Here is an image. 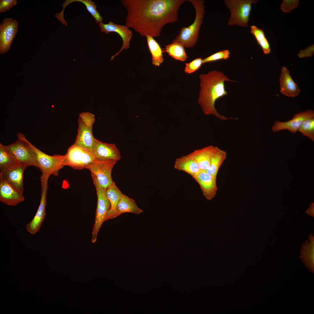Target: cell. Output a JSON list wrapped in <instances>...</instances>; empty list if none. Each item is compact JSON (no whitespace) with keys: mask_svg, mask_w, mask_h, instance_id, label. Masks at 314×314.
Masks as SVG:
<instances>
[{"mask_svg":"<svg viewBox=\"0 0 314 314\" xmlns=\"http://www.w3.org/2000/svg\"><path fill=\"white\" fill-rule=\"evenodd\" d=\"M226 156V152L218 147L212 158L209 167L205 171L209 174L217 176L218 171Z\"/></svg>","mask_w":314,"mask_h":314,"instance_id":"cell-26","label":"cell"},{"mask_svg":"<svg viewBox=\"0 0 314 314\" xmlns=\"http://www.w3.org/2000/svg\"><path fill=\"white\" fill-rule=\"evenodd\" d=\"M101 31L108 34L110 32L117 33L121 38L123 43L120 49L115 54L111 56L110 60H113L116 56H118L123 50L128 49L130 46V42L133 37L132 31L126 25L115 24L109 22L107 24H104L102 22L99 23Z\"/></svg>","mask_w":314,"mask_h":314,"instance_id":"cell-13","label":"cell"},{"mask_svg":"<svg viewBox=\"0 0 314 314\" xmlns=\"http://www.w3.org/2000/svg\"><path fill=\"white\" fill-rule=\"evenodd\" d=\"M17 140L6 145L18 163L28 167L33 166L39 169V165L35 154L26 141L24 135L21 133L17 135Z\"/></svg>","mask_w":314,"mask_h":314,"instance_id":"cell-8","label":"cell"},{"mask_svg":"<svg viewBox=\"0 0 314 314\" xmlns=\"http://www.w3.org/2000/svg\"><path fill=\"white\" fill-rule=\"evenodd\" d=\"M200 79L201 89L198 101L204 114L214 115L222 120L233 119L220 115L215 105L217 99L227 94L225 82L235 81L229 79L223 72L216 70L201 74Z\"/></svg>","mask_w":314,"mask_h":314,"instance_id":"cell-2","label":"cell"},{"mask_svg":"<svg viewBox=\"0 0 314 314\" xmlns=\"http://www.w3.org/2000/svg\"><path fill=\"white\" fill-rule=\"evenodd\" d=\"M95 121L94 115L90 112H84L79 114L77 134L74 143L92 151L95 138L92 133Z\"/></svg>","mask_w":314,"mask_h":314,"instance_id":"cell-6","label":"cell"},{"mask_svg":"<svg viewBox=\"0 0 314 314\" xmlns=\"http://www.w3.org/2000/svg\"><path fill=\"white\" fill-rule=\"evenodd\" d=\"M24 198L21 193L0 176V201L9 206H15Z\"/></svg>","mask_w":314,"mask_h":314,"instance_id":"cell-16","label":"cell"},{"mask_svg":"<svg viewBox=\"0 0 314 314\" xmlns=\"http://www.w3.org/2000/svg\"><path fill=\"white\" fill-rule=\"evenodd\" d=\"M313 117H314V112L313 110L309 109L300 112L295 114L292 119L287 121H275L272 130L274 132L286 130L292 133H296L305 120Z\"/></svg>","mask_w":314,"mask_h":314,"instance_id":"cell-14","label":"cell"},{"mask_svg":"<svg viewBox=\"0 0 314 314\" xmlns=\"http://www.w3.org/2000/svg\"><path fill=\"white\" fill-rule=\"evenodd\" d=\"M230 55V52L228 50L224 49L219 51L203 59V64L222 60H227L229 58Z\"/></svg>","mask_w":314,"mask_h":314,"instance_id":"cell-32","label":"cell"},{"mask_svg":"<svg viewBox=\"0 0 314 314\" xmlns=\"http://www.w3.org/2000/svg\"><path fill=\"white\" fill-rule=\"evenodd\" d=\"M18 23L12 18H4L0 25V53L9 50L12 42L18 30Z\"/></svg>","mask_w":314,"mask_h":314,"instance_id":"cell-12","label":"cell"},{"mask_svg":"<svg viewBox=\"0 0 314 314\" xmlns=\"http://www.w3.org/2000/svg\"><path fill=\"white\" fill-rule=\"evenodd\" d=\"M27 167L24 163H18L0 171V176L23 194L24 173Z\"/></svg>","mask_w":314,"mask_h":314,"instance_id":"cell-17","label":"cell"},{"mask_svg":"<svg viewBox=\"0 0 314 314\" xmlns=\"http://www.w3.org/2000/svg\"><path fill=\"white\" fill-rule=\"evenodd\" d=\"M18 163L6 146L0 143V171Z\"/></svg>","mask_w":314,"mask_h":314,"instance_id":"cell-30","label":"cell"},{"mask_svg":"<svg viewBox=\"0 0 314 314\" xmlns=\"http://www.w3.org/2000/svg\"><path fill=\"white\" fill-rule=\"evenodd\" d=\"M314 203H311L306 211L307 214L313 217L314 216Z\"/></svg>","mask_w":314,"mask_h":314,"instance_id":"cell-37","label":"cell"},{"mask_svg":"<svg viewBox=\"0 0 314 314\" xmlns=\"http://www.w3.org/2000/svg\"><path fill=\"white\" fill-rule=\"evenodd\" d=\"M143 211L138 206L134 199L122 193L117 206V217L124 213H131L139 215Z\"/></svg>","mask_w":314,"mask_h":314,"instance_id":"cell-23","label":"cell"},{"mask_svg":"<svg viewBox=\"0 0 314 314\" xmlns=\"http://www.w3.org/2000/svg\"><path fill=\"white\" fill-rule=\"evenodd\" d=\"M26 141L33 151L42 174L57 176L59 171L64 166L65 155H48L36 147L27 139Z\"/></svg>","mask_w":314,"mask_h":314,"instance_id":"cell-5","label":"cell"},{"mask_svg":"<svg viewBox=\"0 0 314 314\" xmlns=\"http://www.w3.org/2000/svg\"><path fill=\"white\" fill-rule=\"evenodd\" d=\"M184 46L177 42H172L166 46L163 50V52L167 53L176 60L184 61L188 58Z\"/></svg>","mask_w":314,"mask_h":314,"instance_id":"cell-27","label":"cell"},{"mask_svg":"<svg viewBox=\"0 0 314 314\" xmlns=\"http://www.w3.org/2000/svg\"><path fill=\"white\" fill-rule=\"evenodd\" d=\"M192 177L199 185L203 195L206 199L210 200L215 197L217 190V176L201 171Z\"/></svg>","mask_w":314,"mask_h":314,"instance_id":"cell-18","label":"cell"},{"mask_svg":"<svg viewBox=\"0 0 314 314\" xmlns=\"http://www.w3.org/2000/svg\"><path fill=\"white\" fill-rule=\"evenodd\" d=\"M299 0H283L280 6L281 9L284 12L289 13L298 6Z\"/></svg>","mask_w":314,"mask_h":314,"instance_id":"cell-34","label":"cell"},{"mask_svg":"<svg viewBox=\"0 0 314 314\" xmlns=\"http://www.w3.org/2000/svg\"><path fill=\"white\" fill-rule=\"evenodd\" d=\"M314 45H312L303 50L300 51L297 54L300 58L309 57L314 54Z\"/></svg>","mask_w":314,"mask_h":314,"instance_id":"cell-36","label":"cell"},{"mask_svg":"<svg viewBox=\"0 0 314 314\" xmlns=\"http://www.w3.org/2000/svg\"><path fill=\"white\" fill-rule=\"evenodd\" d=\"M65 156L64 166L78 170L85 169L95 159L92 151L74 143L69 147Z\"/></svg>","mask_w":314,"mask_h":314,"instance_id":"cell-9","label":"cell"},{"mask_svg":"<svg viewBox=\"0 0 314 314\" xmlns=\"http://www.w3.org/2000/svg\"><path fill=\"white\" fill-rule=\"evenodd\" d=\"M217 148V147L209 145L195 150L189 154L197 162L201 171H205Z\"/></svg>","mask_w":314,"mask_h":314,"instance_id":"cell-20","label":"cell"},{"mask_svg":"<svg viewBox=\"0 0 314 314\" xmlns=\"http://www.w3.org/2000/svg\"><path fill=\"white\" fill-rule=\"evenodd\" d=\"M74 2H80L83 3L85 6L88 12L91 14L95 20L96 24L102 22L103 19L100 13L97 10V7L95 3L91 0H66L62 4L63 7L61 12L58 13L59 15L63 17L64 10L66 7L69 4Z\"/></svg>","mask_w":314,"mask_h":314,"instance_id":"cell-25","label":"cell"},{"mask_svg":"<svg viewBox=\"0 0 314 314\" xmlns=\"http://www.w3.org/2000/svg\"><path fill=\"white\" fill-rule=\"evenodd\" d=\"M174 167L175 169L184 172L192 177L201 171L197 162L189 154L176 158Z\"/></svg>","mask_w":314,"mask_h":314,"instance_id":"cell-22","label":"cell"},{"mask_svg":"<svg viewBox=\"0 0 314 314\" xmlns=\"http://www.w3.org/2000/svg\"><path fill=\"white\" fill-rule=\"evenodd\" d=\"M49 176L44 174H42L41 176V190L40 204L33 218L26 226V231L32 235L39 231L45 218L48 181Z\"/></svg>","mask_w":314,"mask_h":314,"instance_id":"cell-11","label":"cell"},{"mask_svg":"<svg viewBox=\"0 0 314 314\" xmlns=\"http://www.w3.org/2000/svg\"><path fill=\"white\" fill-rule=\"evenodd\" d=\"M146 37L148 48L152 57V64L155 66H159L164 61L163 49L153 37L149 35H147Z\"/></svg>","mask_w":314,"mask_h":314,"instance_id":"cell-24","label":"cell"},{"mask_svg":"<svg viewBox=\"0 0 314 314\" xmlns=\"http://www.w3.org/2000/svg\"><path fill=\"white\" fill-rule=\"evenodd\" d=\"M201 58L199 57L194 59L191 62L185 63L184 72L187 74L193 73L201 67L203 64Z\"/></svg>","mask_w":314,"mask_h":314,"instance_id":"cell-33","label":"cell"},{"mask_svg":"<svg viewBox=\"0 0 314 314\" xmlns=\"http://www.w3.org/2000/svg\"><path fill=\"white\" fill-rule=\"evenodd\" d=\"M279 81L280 92L283 94L288 97H295L299 93V87L285 67H283L281 69Z\"/></svg>","mask_w":314,"mask_h":314,"instance_id":"cell-19","label":"cell"},{"mask_svg":"<svg viewBox=\"0 0 314 314\" xmlns=\"http://www.w3.org/2000/svg\"><path fill=\"white\" fill-rule=\"evenodd\" d=\"M106 192L110 205V208L106 218V221L117 217V206L122 193L113 181L106 189Z\"/></svg>","mask_w":314,"mask_h":314,"instance_id":"cell-21","label":"cell"},{"mask_svg":"<svg viewBox=\"0 0 314 314\" xmlns=\"http://www.w3.org/2000/svg\"><path fill=\"white\" fill-rule=\"evenodd\" d=\"M95 186L97 198L94 223L92 231V242L95 243L99 230L105 221L110 205L106 194V189L102 187L97 180L92 177Z\"/></svg>","mask_w":314,"mask_h":314,"instance_id":"cell-7","label":"cell"},{"mask_svg":"<svg viewBox=\"0 0 314 314\" xmlns=\"http://www.w3.org/2000/svg\"><path fill=\"white\" fill-rule=\"evenodd\" d=\"M250 32L254 36L264 53L265 55L269 54L271 51L270 45L264 31L256 26L252 25L250 26Z\"/></svg>","mask_w":314,"mask_h":314,"instance_id":"cell-29","label":"cell"},{"mask_svg":"<svg viewBox=\"0 0 314 314\" xmlns=\"http://www.w3.org/2000/svg\"><path fill=\"white\" fill-rule=\"evenodd\" d=\"M193 5L195 11L194 22L187 27H183L172 42L181 44L184 47L191 48L197 43L199 37V30L203 22L205 13L204 1L201 0H189Z\"/></svg>","mask_w":314,"mask_h":314,"instance_id":"cell-3","label":"cell"},{"mask_svg":"<svg viewBox=\"0 0 314 314\" xmlns=\"http://www.w3.org/2000/svg\"><path fill=\"white\" fill-rule=\"evenodd\" d=\"M117 162L95 159L85 169L90 171L92 177L95 179L102 187L106 189L113 181L112 171Z\"/></svg>","mask_w":314,"mask_h":314,"instance_id":"cell-10","label":"cell"},{"mask_svg":"<svg viewBox=\"0 0 314 314\" xmlns=\"http://www.w3.org/2000/svg\"><path fill=\"white\" fill-rule=\"evenodd\" d=\"M303 135L314 141V117L305 120L298 130Z\"/></svg>","mask_w":314,"mask_h":314,"instance_id":"cell-31","label":"cell"},{"mask_svg":"<svg viewBox=\"0 0 314 314\" xmlns=\"http://www.w3.org/2000/svg\"><path fill=\"white\" fill-rule=\"evenodd\" d=\"M309 240L303 245L301 250V256L303 261L313 270L314 265V237L311 235Z\"/></svg>","mask_w":314,"mask_h":314,"instance_id":"cell-28","label":"cell"},{"mask_svg":"<svg viewBox=\"0 0 314 314\" xmlns=\"http://www.w3.org/2000/svg\"><path fill=\"white\" fill-rule=\"evenodd\" d=\"M17 3L16 0H1L0 1V13L5 12L9 10Z\"/></svg>","mask_w":314,"mask_h":314,"instance_id":"cell-35","label":"cell"},{"mask_svg":"<svg viewBox=\"0 0 314 314\" xmlns=\"http://www.w3.org/2000/svg\"><path fill=\"white\" fill-rule=\"evenodd\" d=\"M185 0H121L126 10L125 25L141 36L161 35L163 27L178 20V10Z\"/></svg>","mask_w":314,"mask_h":314,"instance_id":"cell-1","label":"cell"},{"mask_svg":"<svg viewBox=\"0 0 314 314\" xmlns=\"http://www.w3.org/2000/svg\"><path fill=\"white\" fill-rule=\"evenodd\" d=\"M92 152L95 159L98 160L117 162L121 158L120 152L115 144L103 142L95 138Z\"/></svg>","mask_w":314,"mask_h":314,"instance_id":"cell-15","label":"cell"},{"mask_svg":"<svg viewBox=\"0 0 314 314\" xmlns=\"http://www.w3.org/2000/svg\"><path fill=\"white\" fill-rule=\"evenodd\" d=\"M257 0H225L224 3L230 12L227 25H235L244 27L248 26L249 17L252 4H255Z\"/></svg>","mask_w":314,"mask_h":314,"instance_id":"cell-4","label":"cell"}]
</instances>
